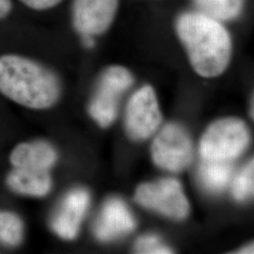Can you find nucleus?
Instances as JSON below:
<instances>
[{
  "label": "nucleus",
  "instance_id": "obj_1",
  "mask_svg": "<svg viewBox=\"0 0 254 254\" xmlns=\"http://www.w3.org/2000/svg\"><path fill=\"white\" fill-rule=\"evenodd\" d=\"M62 85L54 72L19 54L0 56V94L23 108L44 110L61 97Z\"/></svg>",
  "mask_w": 254,
  "mask_h": 254
},
{
  "label": "nucleus",
  "instance_id": "obj_2",
  "mask_svg": "<svg viewBox=\"0 0 254 254\" xmlns=\"http://www.w3.org/2000/svg\"><path fill=\"white\" fill-rule=\"evenodd\" d=\"M176 29L196 73L203 77H215L225 71L232 42L219 21L199 11L187 12L177 20Z\"/></svg>",
  "mask_w": 254,
  "mask_h": 254
},
{
  "label": "nucleus",
  "instance_id": "obj_3",
  "mask_svg": "<svg viewBox=\"0 0 254 254\" xmlns=\"http://www.w3.org/2000/svg\"><path fill=\"white\" fill-rule=\"evenodd\" d=\"M250 142V133L244 122L222 119L207 128L200 139V153L204 160L230 161L239 156Z\"/></svg>",
  "mask_w": 254,
  "mask_h": 254
},
{
  "label": "nucleus",
  "instance_id": "obj_4",
  "mask_svg": "<svg viewBox=\"0 0 254 254\" xmlns=\"http://www.w3.org/2000/svg\"><path fill=\"white\" fill-rule=\"evenodd\" d=\"M137 203L169 218L183 219L189 215L190 203L181 184L173 178L139 186L135 194Z\"/></svg>",
  "mask_w": 254,
  "mask_h": 254
},
{
  "label": "nucleus",
  "instance_id": "obj_5",
  "mask_svg": "<svg viewBox=\"0 0 254 254\" xmlns=\"http://www.w3.org/2000/svg\"><path fill=\"white\" fill-rule=\"evenodd\" d=\"M133 76L126 68L110 67L103 73L89 108L91 117L102 127H109L117 116L122 94L133 84Z\"/></svg>",
  "mask_w": 254,
  "mask_h": 254
},
{
  "label": "nucleus",
  "instance_id": "obj_6",
  "mask_svg": "<svg viewBox=\"0 0 254 254\" xmlns=\"http://www.w3.org/2000/svg\"><path fill=\"white\" fill-rule=\"evenodd\" d=\"M152 156L159 168L170 172H181L193 159L190 137L179 125H167L154 138Z\"/></svg>",
  "mask_w": 254,
  "mask_h": 254
},
{
  "label": "nucleus",
  "instance_id": "obj_7",
  "mask_svg": "<svg viewBox=\"0 0 254 254\" xmlns=\"http://www.w3.org/2000/svg\"><path fill=\"white\" fill-rule=\"evenodd\" d=\"M161 123V113L154 90L144 86L136 91L127 105V134L132 139L144 140L152 136Z\"/></svg>",
  "mask_w": 254,
  "mask_h": 254
},
{
  "label": "nucleus",
  "instance_id": "obj_8",
  "mask_svg": "<svg viewBox=\"0 0 254 254\" xmlns=\"http://www.w3.org/2000/svg\"><path fill=\"white\" fill-rule=\"evenodd\" d=\"M118 0H73V24L81 36H95L111 25Z\"/></svg>",
  "mask_w": 254,
  "mask_h": 254
},
{
  "label": "nucleus",
  "instance_id": "obj_9",
  "mask_svg": "<svg viewBox=\"0 0 254 254\" xmlns=\"http://www.w3.org/2000/svg\"><path fill=\"white\" fill-rule=\"evenodd\" d=\"M90 200V194L86 190L76 189L69 192L51 220V227L55 234L65 240L74 239L78 235Z\"/></svg>",
  "mask_w": 254,
  "mask_h": 254
},
{
  "label": "nucleus",
  "instance_id": "obj_10",
  "mask_svg": "<svg viewBox=\"0 0 254 254\" xmlns=\"http://www.w3.org/2000/svg\"><path fill=\"white\" fill-rule=\"evenodd\" d=\"M135 227L136 220L127 204L119 199H110L101 210L94 234L100 241H111L127 235Z\"/></svg>",
  "mask_w": 254,
  "mask_h": 254
},
{
  "label": "nucleus",
  "instance_id": "obj_11",
  "mask_svg": "<svg viewBox=\"0 0 254 254\" xmlns=\"http://www.w3.org/2000/svg\"><path fill=\"white\" fill-rule=\"evenodd\" d=\"M58 160L54 146L46 140L35 139L19 142L9 154L12 168L50 172Z\"/></svg>",
  "mask_w": 254,
  "mask_h": 254
},
{
  "label": "nucleus",
  "instance_id": "obj_12",
  "mask_svg": "<svg viewBox=\"0 0 254 254\" xmlns=\"http://www.w3.org/2000/svg\"><path fill=\"white\" fill-rule=\"evenodd\" d=\"M9 190L26 197L43 198L52 189L50 172L12 168L6 177Z\"/></svg>",
  "mask_w": 254,
  "mask_h": 254
},
{
  "label": "nucleus",
  "instance_id": "obj_13",
  "mask_svg": "<svg viewBox=\"0 0 254 254\" xmlns=\"http://www.w3.org/2000/svg\"><path fill=\"white\" fill-rule=\"evenodd\" d=\"M232 176V166L228 161L204 160L199 170L201 186L212 193H218L227 187Z\"/></svg>",
  "mask_w": 254,
  "mask_h": 254
},
{
  "label": "nucleus",
  "instance_id": "obj_14",
  "mask_svg": "<svg viewBox=\"0 0 254 254\" xmlns=\"http://www.w3.org/2000/svg\"><path fill=\"white\" fill-rule=\"evenodd\" d=\"M25 236V224L17 213L0 209V244L16 248Z\"/></svg>",
  "mask_w": 254,
  "mask_h": 254
},
{
  "label": "nucleus",
  "instance_id": "obj_15",
  "mask_svg": "<svg viewBox=\"0 0 254 254\" xmlns=\"http://www.w3.org/2000/svg\"><path fill=\"white\" fill-rule=\"evenodd\" d=\"M198 11L218 21L236 18L241 12L244 0H194Z\"/></svg>",
  "mask_w": 254,
  "mask_h": 254
},
{
  "label": "nucleus",
  "instance_id": "obj_16",
  "mask_svg": "<svg viewBox=\"0 0 254 254\" xmlns=\"http://www.w3.org/2000/svg\"><path fill=\"white\" fill-rule=\"evenodd\" d=\"M254 162L252 159L236 175L232 186V193L237 200L250 199L254 195Z\"/></svg>",
  "mask_w": 254,
  "mask_h": 254
},
{
  "label": "nucleus",
  "instance_id": "obj_17",
  "mask_svg": "<svg viewBox=\"0 0 254 254\" xmlns=\"http://www.w3.org/2000/svg\"><path fill=\"white\" fill-rule=\"evenodd\" d=\"M135 250L137 254H173V251L164 245L157 236L152 235L141 236L140 238H138L135 246Z\"/></svg>",
  "mask_w": 254,
  "mask_h": 254
},
{
  "label": "nucleus",
  "instance_id": "obj_18",
  "mask_svg": "<svg viewBox=\"0 0 254 254\" xmlns=\"http://www.w3.org/2000/svg\"><path fill=\"white\" fill-rule=\"evenodd\" d=\"M26 7L34 10H46L58 6L63 0H19Z\"/></svg>",
  "mask_w": 254,
  "mask_h": 254
},
{
  "label": "nucleus",
  "instance_id": "obj_19",
  "mask_svg": "<svg viewBox=\"0 0 254 254\" xmlns=\"http://www.w3.org/2000/svg\"><path fill=\"white\" fill-rule=\"evenodd\" d=\"M12 10V0H0V20L8 17Z\"/></svg>",
  "mask_w": 254,
  "mask_h": 254
},
{
  "label": "nucleus",
  "instance_id": "obj_20",
  "mask_svg": "<svg viewBox=\"0 0 254 254\" xmlns=\"http://www.w3.org/2000/svg\"><path fill=\"white\" fill-rule=\"evenodd\" d=\"M254 244H252L243 248L241 252H239L238 254H254Z\"/></svg>",
  "mask_w": 254,
  "mask_h": 254
}]
</instances>
